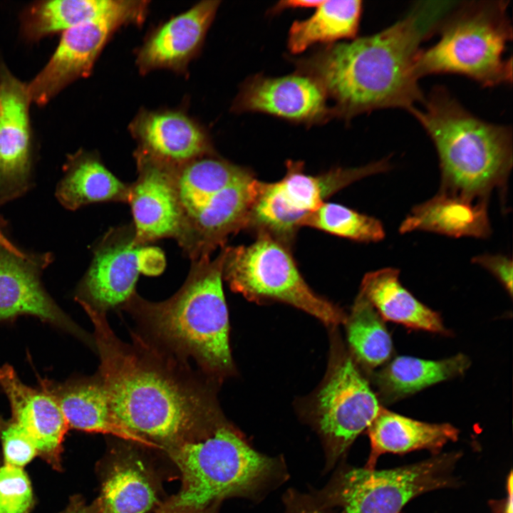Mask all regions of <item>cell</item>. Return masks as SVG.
I'll list each match as a JSON object with an SVG mask.
<instances>
[{"mask_svg": "<svg viewBox=\"0 0 513 513\" xmlns=\"http://www.w3.org/2000/svg\"><path fill=\"white\" fill-rule=\"evenodd\" d=\"M138 177L130 186L128 202L133 217L135 240L145 246L163 238L177 239L182 213L175 170L135 151Z\"/></svg>", "mask_w": 513, "mask_h": 513, "instance_id": "9a60e30c", "label": "cell"}, {"mask_svg": "<svg viewBox=\"0 0 513 513\" xmlns=\"http://www.w3.org/2000/svg\"><path fill=\"white\" fill-rule=\"evenodd\" d=\"M452 2H426L383 31L328 45L296 61L334 100L335 115L352 118L384 108L408 112L423 103L415 66L423 41L437 33Z\"/></svg>", "mask_w": 513, "mask_h": 513, "instance_id": "7a4b0ae2", "label": "cell"}, {"mask_svg": "<svg viewBox=\"0 0 513 513\" xmlns=\"http://www.w3.org/2000/svg\"><path fill=\"white\" fill-rule=\"evenodd\" d=\"M31 103L27 83L0 62V206L23 196L31 186Z\"/></svg>", "mask_w": 513, "mask_h": 513, "instance_id": "7c38bea8", "label": "cell"}, {"mask_svg": "<svg viewBox=\"0 0 513 513\" xmlns=\"http://www.w3.org/2000/svg\"><path fill=\"white\" fill-rule=\"evenodd\" d=\"M58 403L68 428L90 432L110 434L155 447L150 442L124 428L115 418L102 380L96 373L89 377L76 378L65 383L41 381Z\"/></svg>", "mask_w": 513, "mask_h": 513, "instance_id": "7402d4cb", "label": "cell"}, {"mask_svg": "<svg viewBox=\"0 0 513 513\" xmlns=\"http://www.w3.org/2000/svg\"><path fill=\"white\" fill-rule=\"evenodd\" d=\"M472 261L488 269L512 294V261L502 255L484 254L474 257Z\"/></svg>", "mask_w": 513, "mask_h": 513, "instance_id": "e575fe53", "label": "cell"}, {"mask_svg": "<svg viewBox=\"0 0 513 513\" xmlns=\"http://www.w3.org/2000/svg\"><path fill=\"white\" fill-rule=\"evenodd\" d=\"M507 490H508V499L505 506L504 513H513L512 509V475H509L508 482H507Z\"/></svg>", "mask_w": 513, "mask_h": 513, "instance_id": "60d3db41", "label": "cell"}, {"mask_svg": "<svg viewBox=\"0 0 513 513\" xmlns=\"http://www.w3.org/2000/svg\"><path fill=\"white\" fill-rule=\"evenodd\" d=\"M0 246L5 248L6 249L9 250V252L14 253V254L21 256V257H26L28 256V254H26L21 250H20L18 247H16L12 242H11L9 239L5 236L4 233L3 232L1 225H0Z\"/></svg>", "mask_w": 513, "mask_h": 513, "instance_id": "ab89813d", "label": "cell"}, {"mask_svg": "<svg viewBox=\"0 0 513 513\" xmlns=\"http://www.w3.org/2000/svg\"><path fill=\"white\" fill-rule=\"evenodd\" d=\"M148 9L147 1L51 0L27 6L20 16L21 31L28 41L40 39L90 21L113 19L125 25L141 24Z\"/></svg>", "mask_w": 513, "mask_h": 513, "instance_id": "44dd1931", "label": "cell"}, {"mask_svg": "<svg viewBox=\"0 0 513 513\" xmlns=\"http://www.w3.org/2000/svg\"><path fill=\"white\" fill-rule=\"evenodd\" d=\"M301 227L358 242H378L385 236L383 224L377 219L332 202H323L307 214L301 220Z\"/></svg>", "mask_w": 513, "mask_h": 513, "instance_id": "1f68e13d", "label": "cell"}, {"mask_svg": "<svg viewBox=\"0 0 513 513\" xmlns=\"http://www.w3.org/2000/svg\"><path fill=\"white\" fill-rule=\"evenodd\" d=\"M33 504L29 480L21 467H0V513H28Z\"/></svg>", "mask_w": 513, "mask_h": 513, "instance_id": "d6a6232c", "label": "cell"}, {"mask_svg": "<svg viewBox=\"0 0 513 513\" xmlns=\"http://www.w3.org/2000/svg\"><path fill=\"white\" fill-rule=\"evenodd\" d=\"M219 3L200 1L155 28L138 51L140 71L145 74L156 69L185 71L200 51Z\"/></svg>", "mask_w": 513, "mask_h": 513, "instance_id": "ffe728a7", "label": "cell"}, {"mask_svg": "<svg viewBox=\"0 0 513 513\" xmlns=\"http://www.w3.org/2000/svg\"><path fill=\"white\" fill-rule=\"evenodd\" d=\"M326 99L322 88L308 76L299 73L279 78L256 76L242 86L232 108L313 124L334 115Z\"/></svg>", "mask_w": 513, "mask_h": 513, "instance_id": "e0dca14e", "label": "cell"}, {"mask_svg": "<svg viewBox=\"0 0 513 513\" xmlns=\"http://www.w3.org/2000/svg\"><path fill=\"white\" fill-rule=\"evenodd\" d=\"M458 457L448 453L391 470L349 469L338 475L327 497L341 513H399L411 499L451 486Z\"/></svg>", "mask_w": 513, "mask_h": 513, "instance_id": "ba28073f", "label": "cell"}, {"mask_svg": "<svg viewBox=\"0 0 513 513\" xmlns=\"http://www.w3.org/2000/svg\"><path fill=\"white\" fill-rule=\"evenodd\" d=\"M256 234L249 245L224 247L222 275L231 289L257 303L288 304L326 325L345 323L343 311L306 283L290 247L269 234Z\"/></svg>", "mask_w": 513, "mask_h": 513, "instance_id": "52a82bcc", "label": "cell"}, {"mask_svg": "<svg viewBox=\"0 0 513 513\" xmlns=\"http://www.w3.org/2000/svg\"><path fill=\"white\" fill-rule=\"evenodd\" d=\"M63 513H98L95 502L87 504L80 496L73 497Z\"/></svg>", "mask_w": 513, "mask_h": 513, "instance_id": "d590c367", "label": "cell"}, {"mask_svg": "<svg viewBox=\"0 0 513 513\" xmlns=\"http://www.w3.org/2000/svg\"><path fill=\"white\" fill-rule=\"evenodd\" d=\"M380 408L351 358L335 354L314 403L315 421L331 462L368 428Z\"/></svg>", "mask_w": 513, "mask_h": 513, "instance_id": "30bf717a", "label": "cell"}, {"mask_svg": "<svg viewBox=\"0 0 513 513\" xmlns=\"http://www.w3.org/2000/svg\"><path fill=\"white\" fill-rule=\"evenodd\" d=\"M387 159L354 168H335L318 175L304 171L301 162L288 161L284 177L275 182H260L257 204L266 219L283 233L294 235L301 220L327 197L352 182L388 170Z\"/></svg>", "mask_w": 513, "mask_h": 513, "instance_id": "8fae6325", "label": "cell"}, {"mask_svg": "<svg viewBox=\"0 0 513 513\" xmlns=\"http://www.w3.org/2000/svg\"><path fill=\"white\" fill-rule=\"evenodd\" d=\"M0 388L10 403L12 420L30 436L40 455L59 470L64 436L69 428L54 397L45 388L25 385L14 368H0Z\"/></svg>", "mask_w": 513, "mask_h": 513, "instance_id": "d6986e66", "label": "cell"}, {"mask_svg": "<svg viewBox=\"0 0 513 513\" xmlns=\"http://www.w3.org/2000/svg\"><path fill=\"white\" fill-rule=\"evenodd\" d=\"M425 230L455 237L490 234L487 203L446 192L416 206L400 227L401 233Z\"/></svg>", "mask_w": 513, "mask_h": 513, "instance_id": "cb8c5ba5", "label": "cell"}, {"mask_svg": "<svg viewBox=\"0 0 513 513\" xmlns=\"http://www.w3.org/2000/svg\"><path fill=\"white\" fill-rule=\"evenodd\" d=\"M215 507L216 505L204 509L179 507H173L165 502L158 508L157 513H215Z\"/></svg>", "mask_w": 513, "mask_h": 513, "instance_id": "74e56055", "label": "cell"}, {"mask_svg": "<svg viewBox=\"0 0 513 513\" xmlns=\"http://www.w3.org/2000/svg\"><path fill=\"white\" fill-rule=\"evenodd\" d=\"M507 1L455 2L442 16L438 41L420 51L419 78L430 74L465 76L484 87L512 82V58L505 56L512 38Z\"/></svg>", "mask_w": 513, "mask_h": 513, "instance_id": "8992f818", "label": "cell"}, {"mask_svg": "<svg viewBox=\"0 0 513 513\" xmlns=\"http://www.w3.org/2000/svg\"><path fill=\"white\" fill-rule=\"evenodd\" d=\"M82 307L94 327L100 362L97 373L124 428L163 450L222 413L215 383L135 332H131L132 343L122 341L105 313Z\"/></svg>", "mask_w": 513, "mask_h": 513, "instance_id": "6da1fadb", "label": "cell"}, {"mask_svg": "<svg viewBox=\"0 0 513 513\" xmlns=\"http://www.w3.org/2000/svg\"><path fill=\"white\" fill-rule=\"evenodd\" d=\"M361 12V1H323L309 18L292 24L288 36L290 51L299 53L318 43L354 38Z\"/></svg>", "mask_w": 513, "mask_h": 513, "instance_id": "f546056e", "label": "cell"}, {"mask_svg": "<svg viewBox=\"0 0 513 513\" xmlns=\"http://www.w3.org/2000/svg\"><path fill=\"white\" fill-rule=\"evenodd\" d=\"M259 180L250 173L208 198L183 219L176 240L192 259L210 256L229 236L248 228Z\"/></svg>", "mask_w": 513, "mask_h": 513, "instance_id": "4fadbf2b", "label": "cell"}, {"mask_svg": "<svg viewBox=\"0 0 513 513\" xmlns=\"http://www.w3.org/2000/svg\"><path fill=\"white\" fill-rule=\"evenodd\" d=\"M323 1L321 0H291L278 2L273 8V11H279L286 9L311 8L317 7Z\"/></svg>", "mask_w": 513, "mask_h": 513, "instance_id": "8d00e7d4", "label": "cell"}, {"mask_svg": "<svg viewBox=\"0 0 513 513\" xmlns=\"http://www.w3.org/2000/svg\"><path fill=\"white\" fill-rule=\"evenodd\" d=\"M292 513H324L323 509L308 499L297 498L293 502Z\"/></svg>", "mask_w": 513, "mask_h": 513, "instance_id": "f35d334b", "label": "cell"}, {"mask_svg": "<svg viewBox=\"0 0 513 513\" xmlns=\"http://www.w3.org/2000/svg\"><path fill=\"white\" fill-rule=\"evenodd\" d=\"M361 293L380 316L408 328L445 333L440 315L417 300L399 281V271L385 268L366 274Z\"/></svg>", "mask_w": 513, "mask_h": 513, "instance_id": "484cf974", "label": "cell"}, {"mask_svg": "<svg viewBox=\"0 0 513 513\" xmlns=\"http://www.w3.org/2000/svg\"><path fill=\"white\" fill-rule=\"evenodd\" d=\"M163 450L182 475L180 490L165 502L173 507L204 509L251 492L276 466L274 459L254 450L222 413Z\"/></svg>", "mask_w": 513, "mask_h": 513, "instance_id": "5b68a950", "label": "cell"}, {"mask_svg": "<svg viewBox=\"0 0 513 513\" xmlns=\"http://www.w3.org/2000/svg\"><path fill=\"white\" fill-rule=\"evenodd\" d=\"M165 266L160 249L137 244L133 224L111 228L95 246L75 299L106 314L123 306L135 292L140 274L158 275Z\"/></svg>", "mask_w": 513, "mask_h": 513, "instance_id": "9c48e42d", "label": "cell"}, {"mask_svg": "<svg viewBox=\"0 0 513 513\" xmlns=\"http://www.w3.org/2000/svg\"><path fill=\"white\" fill-rule=\"evenodd\" d=\"M224 247L217 257L192 262L181 288L163 301L136 292L120 308L138 325L146 342L177 360L195 361L198 371L216 385L233 374L229 314L222 286Z\"/></svg>", "mask_w": 513, "mask_h": 513, "instance_id": "3957f363", "label": "cell"}, {"mask_svg": "<svg viewBox=\"0 0 513 513\" xmlns=\"http://www.w3.org/2000/svg\"><path fill=\"white\" fill-rule=\"evenodd\" d=\"M469 366L463 354L440 361L400 356L376 374L375 382L383 400L393 402L461 375Z\"/></svg>", "mask_w": 513, "mask_h": 513, "instance_id": "83f0119b", "label": "cell"}, {"mask_svg": "<svg viewBox=\"0 0 513 513\" xmlns=\"http://www.w3.org/2000/svg\"><path fill=\"white\" fill-rule=\"evenodd\" d=\"M423 108L410 113L432 140L437 150L442 192L471 200L486 201L502 185L512 166L511 126L477 117L444 86H435Z\"/></svg>", "mask_w": 513, "mask_h": 513, "instance_id": "277c9868", "label": "cell"}, {"mask_svg": "<svg viewBox=\"0 0 513 513\" xmlns=\"http://www.w3.org/2000/svg\"><path fill=\"white\" fill-rule=\"evenodd\" d=\"M0 437L6 465L21 467L38 454L32 439L12 419L4 420L0 418Z\"/></svg>", "mask_w": 513, "mask_h": 513, "instance_id": "836d02e7", "label": "cell"}, {"mask_svg": "<svg viewBox=\"0 0 513 513\" xmlns=\"http://www.w3.org/2000/svg\"><path fill=\"white\" fill-rule=\"evenodd\" d=\"M56 196L67 209L103 202H128L130 185L117 178L96 153L79 150L67 156Z\"/></svg>", "mask_w": 513, "mask_h": 513, "instance_id": "603a6c76", "label": "cell"}, {"mask_svg": "<svg viewBox=\"0 0 513 513\" xmlns=\"http://www.w3.org/2000/svg\"><path fill=\"white\" fill-rule=\"evenodd\" d=\"M252 172L214 154L204 155L176 168L175 180L182 220L212 195Z\"/></svg>", "mask_w": 513, "mask_h": 513, "instance_id": "f1b7e54d", "label": "cell"}, {"mask_svg": "<svg viewBox=\"0 0 513 513\" xmlns=\"http://www.w3.org/2000/svg\"><path fill=\"white\" fill-rule=\"evenodd\" d=\"M130 131L138 151L172 168L214 154L210 138L196 120L180 110H140Z\"/></svg>", "mask_w": 513, "mask_h": 513, "instance_id": "ac0fdd59", "label": "cell"}, {"mask_svg": "<svg viewBox=\"0 0 513 513\" xmlns=\"http://www.w3.org/2000/svg\"><path fill=\"white\" fill-rule=\"evenodd\" d=\"M370 454L366 468L374 469L384 453H405L428 449L437 450L457 440L459 432L448 423H428L380 408L368 428Z\"/></svg>", "mask_w": 513, "mask_h": 513, "instance_id": "d4e9b609", "label": "cell"}, {"mask_svg": "<svg viewBox=\"0 0 513 513\" xmlns=\"http://www.w3.org/2000/svg\"><path fill=\"white\" fill-rule=\"evenodd\" d=\"M155 480L147 467L131 453L110 465L95 501L98 513H146L157 501Z\"/></svg>", "mask_w": 513, "mask_h": 513, "instance_id": "4316f807", "label": "cell"}, {"mask_svg": "<svg viewBox=\"0 0 513 513\" xmlns=\"http://www.w3.org/2000/svg\"><path fill=\"white\" fill-rule=\"evenodd\" d=\"M345 323L352 353L363 366L375 368L390 357L392 341L383 318L361 293Z\"/></svg>", "mask_w": 513, "mask_h": 513, "instance_id": "4dcf8cb0", "label": "cell"}, {"mask_svg": "<svg viewBox=\"0 0 513 513\" xmlns=\"http://www.w3.org/2000/svg\"><path fill=\"white\" fill-rule=\"evenodd\" d=\"M52 258L51 253L21 257L0 246V321L33 316L93 346V338L61 309L41 283Z\"/></svg>", "mask_w": 513, "mask_h": 513, "instance_id": "5bb4252c", "label": "cell"}, {"mask_svg": "<svg viewBox=\"0 0 513 513\" xmlns=\"http://www.w3.org/2000/svg\"><path fill=\"white\" fill-rule=\"evenodd\" d=\"M123 25L121 21L104 19L63 32L49 61L27 83L31 102L45 105L71 83L89 76L108 39Z\"/></svg>", "mask_w": 513, "mask_h": 513, "instance_id": "2e32d148", "label": "cell"}]
</instances>
